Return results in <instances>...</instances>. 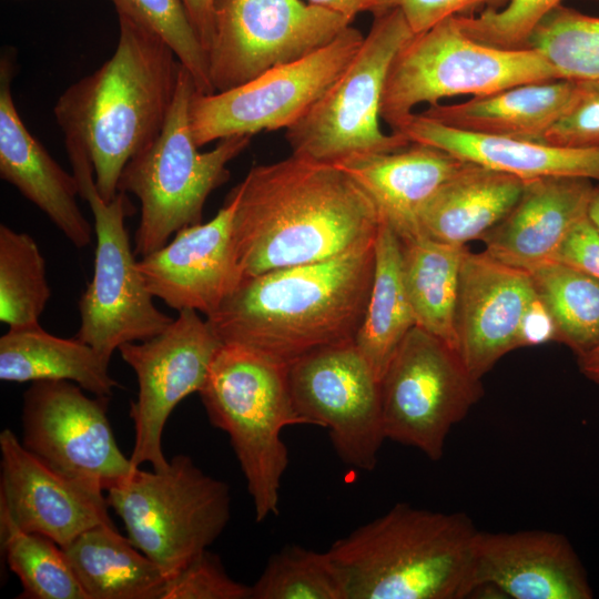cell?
<instances>
[{
    "mask_svg": "<svg viewBox=\"0 0 599 599\" xmlns=\"http://www.w3.org/2000/svg\"><path fill=\"white\" fill-rule=\"evenodd\" d=\"M364 37L349 26L321 49L242 85L213 93L195 91L189 109L195 144L202 148L227 136L286 130L339 78Z\"/></svg>",
    "mask_w": 599,
    "mask_h": 599,
    "instance_id": "7c38bea8",
    "label": "cell"
},
{
    "mask_svg": "<svg viewBox=\"0 0 599 599\" xmlns=\"http://www.w3.org/2000/svg\"><path fill=\"white\" fill-rule=\"evenodd\" d=\"M508 2L509 0H398L397 7L416 34L447 18L474 16L477 10H500Z\"/></svg>",
    "mask_w": 599,
    "mask_h": 599,
    "instance_id": "ab89813d",
    "label": "cell"
},
{
    "mask_svg": "<svg viewBox=\"0 0 599 599\" xmlns=\"http://www.w3.org/2000/svg\"><path fill=\"white\" fill-rule=\"evenodd\" d=\"M587 215L591 223L599 231V181L595 183L593 190L589 200Z\"/></svg>",
    "mask_w": 599,
    "mask_h": 599,
    "instance_id": "bcb514c9",
    "label": "cell"
},
{
    "mask_svg": "<svg viewBox=\"0 0 599 599\" xmlns=\"http://www.w3.org/2000/svg\"><path fill=\"white\" fill-rule=\"evenodd\" d=\"M199 394L212 426L230 437L256 521L277 515L290 463L281 435L287 426L304 425L293 404L288 365L223 343Z\"/></svg>",
    "mask_w": 599,
    "mask_h": 599,
    "instance_id": "5b68a950",
    "label": "cell"
},
{
    "mask_svg": "<svg viewBox=\"0 0 599 599\" xmlns=\"http://www.w3.org/2000/svg\"><path fill=\"white\" fill-rule=\"evenodd\" d=\"M561 79L537 50H505L475 41L455 17L414 33L395 54L385 81L380 118L394 132L422 103L486 95L516 85Z\"/></svg>",
    "mask_w": 599,
    "mask_h": 599,
    "instance_id": "52a82bcc",
    "label": "cell"
},
{
    "mask_svg": "<svg viewBox=\"0 0 599 599\" xmlns=\"http://www.w3.org/2000/svg\"><path fill=\"white\" fill-rule=\"evenodd\" d=\"M62 549L88 599H162L165 573L113 524L92 527Z\"/></svg>",
    "mask_w": 599,
    "mask_h": 599,
    "instance_id": "83f0119b",
    "label": "cell"
},
{
    "mask_svg": "<svg viewBox=\"0 0 599 599\" xmlns=\"http://www.w3.org/2000/svg\"><path fill=\"white\" fill-rule=\"evenodd\" d=\"M110 362L78 337L62 338L40 324L9 327L0 337V379L10 383L69 380L93 396L111 397L119 383Z\"/></svg>",
    "mask_w": 599,
    "mask_h": 599,
    "instance_id": "4316f807",
    "label": "cell"
},
{
    "mask_svg": "<svg viewBox=\"0 0 599 599\" xmlns=\"http://www.w3.org/2000/svg\"><path fill=\"white\" fill-rule=\"evenodd\" d=\"M69 380H38L22 396L21 443L54 470L104 491L138 467L120 449L110 397H89Z\"/></svg>",
    "mask_w": 599,
    "mask_h": 599,
    "instance_id": "2e32d148",
    "label": "cell"
},
{
    "mask_svg": "<svg viewBox=\"0 0 599 599\" xmlns=\"http://www.w3.org/2000/svg\"><path fill=\"white\" fill-rule=\"evenodd\" d=\"M465 163L438 148L410 142L394 152L357 155L335 165L367 192L382 220L405 241L422 234L420 210Z\"/></svg>",
    "mask_w": 599,
    "mask_h": 599,
    "instance_id": "603a6c76",
    "label": "cell"
},
{
    "mask_svg": "<svg viewBox=\"0 0 599 599\" xmlns=\"http://www.w3.org/2000/svg\"><path fill=\"white\" fill-rule=\"evenodd\" d=\"M556 341L554 322L538 297L527 309L519 334V347Z\"/></svg>",
    "mask_w": 599,
    "mask_h": 599,
    "instance_id": "b9f144b4",
    "label": "cell"
},
{
    "mask_svg": "<svg viewBox=\"0 0 599 599\" xmlns=\"http://www.w3.org/2000/svg\"><path fill=\"white\" fill-rule=\"evenodd\" d=\"M0 511L21 530L63 548L85 530L112 524L100 486L54 470L9 428L0 433Z\"/></svg>",
    "mask_w": 599,
    "mask_h": 599,
    "instance_id": "e0dca14e",
    "label": "cell"
},
{
    "mask_svg": "<svg viewBox=\"0 0 599 599\" xmlns=\"http://www.w3.org/2000/svg\"><path fill=\"white\" fill-rule=\"evenodd\" d=\"M118 17L114 53L71 84L53 109L65 141L88 154L105 202L116 196L125 164L161 133L182 65L160 37L124 14Z\"/></svg>",
    "mask_w": 599,
    "mask_h": 599,
    "instance_id": "3957f363",
    "label": "cell"
},
{
    "mask_svg": "<svg viewBox=\"0 0 599 599\" xmlns=\"http://www.w3.org/2000/svg\"><path fill=\"white\" fill-rule=\"evenodd\" d=\"M80 196L93 214L95 252L91 282L79 300L80 327L75 334L106 361L125 343L149 339L163 332L173 317L160 311L138 268L125 229L134 213L126 193L111 202L99 194L91 161L77 143L65 141Z\"/></svg>",
    "mask_w": 599,
    "mask_h": 599,
    "instance_id": "30bf717a",
    "label": "cell"
},
{
    "mask_svg": "<svg viewBox=\"0 0 599 599\" xmlns=\"http://www.w3.org/2000/svg\"><path fill=\"white\" fill-rule=\"evenodd\" d=\"M51 298L45 261L34 238L0 225V321L9 327L40 324Z\"/></svg>",
    "mask_w": 599,
    "mask_h": 599,
    "instance_id": "d6a6232c",
    "label": "cell"
},
{
    "mask_svg": "<svg viewBox=\"0 0 599 599\" xmlns=\"http://www.w3.org/2000/svg\"><path fill=\"white\" fill-rule=\"evenodd\" d=\"M307 2L339 13L351 20L362 12H379L396 8L398 0H307Z\"/></svg>",
    "mask_w": 599,
    "mask_h": 599,
    "instance_id": "7bdbcfd3",
    "label": "cell"
},
{
    "mask_svg": "<svg viewBox=\"0 0 599 599\" xmlns=\"http://www.w3.org/2000/svg\"><path fill=\"white\" fill-rule=\"evenodd\" d=\"M396 7L377 14L357 53L329 89L286 129L292 154L336 164L348 158L388 153L410 142L380 128V105L389 65L413 37Z\"/></svg>",
    "mask_w": 599,
    "mask_h": 599,
    "instance_id": "9c48e42d",
    "label": "cell"
},
{
    "mask_svg": "<svg viewBox=\"0 0 599 599\" xmlns=\"http://www.w3.org/2000/svg\"><path fill=\"white\" fill-rule=\"evenodd\" d=\"M593 185L578 176L526 180L510 211L481 237L485 252L527 272L552 261L572 226L587 215Z\"/></svg>",
    "mask_w": 599,
    "mask_h": 599,
    "instance_id": "7402d4cb",
    "label": "cell"
},
{
    "mask_svg": "<svg viewBox=\"0 0 599 599\" xmlns=\"http://www.w3.org/2000/svg\"><path fill=\"white\" fill-rule=\"evenodd\" d=\"M416 325L403 277L402 242L384 221L375 240V268L366 312L355 345L379 380Z\"/></svg>",
    "mask_w": 599,
    "mask_h": 599,
    "instance_id": "f1b7e54d",
    "label": "cell"
},
{
    "mask_svg": "<svg viewBox=\"0 0 599 599\" xmlns=\"http://www.w3.org/2000/svg\"><path fill=\"white\" fill-rule=\"evenodd\" d=\"M528 48L540 52L561 79L599 80V17L560 3L536 26Z\"/></svg>",
    "mask_w": 599,
    "mask_h": 599,
    "instance_id": "836d02e7",
    "label": "cell"
},
{
    "mask_svg": "<svg viewBox=\"0 0 599 599\" xmlns=\"http://www.w3.org/2000/svg\"><path fill=\"white\" fill-rule=\"evenodd\" d=\"M251 589L252 599H344L327 552L298 545L272 555Z\"/></svg>",
    "mask_w": 599,
    "mask_h": 599,
    "instance_id": "e575fe53",
    "label": "cell"
},
{
    "mask_svg": "<svg viewBox=\"0 0 599 599\" xmlns=\"http://www.w3.org/2000/svg\"><path fill=\"white\" fill-rule=\"evenodd\" d=\"M524 183L516 175L466 161L420 210V233L459 246L481 240L517 202Z\"/></svg>",
    "mask_w": 599,
    "mask_h": 599,
    "instance_id": "d4e9b609",
    "label": "cell"
},
{
    "mask_svg": "<svg viewBox=\"0 0 599 599\" xmlns=\"http://www.w3.org/2000/svg\"><path fill=\"white\" fill-rule=\"evenodd\" d=\"M489 588L514 599H590L586 570L559 532H477L471 592Z\"/></svg>",
    "mask_w": 599,
    "mask_h": 599,
    "instance_id": "ffe728a7",
    "label": "cell"
},
{
    "mask_svg": "<svg viewBox=\"0 0 599 599\" xmlns=\"http://www.w3.org/2000/svg\"><path fill=\"white\" fill-rule=\"evenodd\" d=\"M215 0H182L190 21L203 44L206 54L214 30Z\"/></svg>",
    "mask_w": 599,
    "mask_h": 599,
    "instance_id": "ee69618b",
    "label": "cell"
},
{
    "mask_svg": "<svg viewBox=\"0 0 599 599\" xmlns=\"http://www.w3.org/2000/svg\"><path fill=\"white\" fill-rule=\"evenodd\" d=\"M560 3L561 0H509L500 10L455 19L461 31L477 42L505 50L528 49L536 26Z\"/></svg>",
    "mask_w": 599,
    "mask_h": 599,
    "instance_id": "8d00e7d4",
    "label": "cell"
},
{
    "mask_svg": "<svg viewBox=\"0 0 599 599\" xmlns=\"http://www.w3.org/2000/svg\"><path fill=\"white\" fill-rule=\"evenodd\" d=\"M236 203L232 189L213 219L179 230L171 242L138 261L154 297L177 312L194 309L207 317L240 286L244 276L232 245Z\"/></svg>",
    "mask_w": 599,
    "mask_h": 599,
    "instance_id": "ac0fdd59",
    "label": "cell"
},
{
    "mask_svg": "<svg viewBox=\"0 0 599 599\" xmlns=\"http://www.w3.org/2000/svg\"><path fill=\"white\" fill-rule=\"evenodd\" d=\"M352 22L303 0H215L207 49L214 92L242 85L321 49Z\"/></svg>",
    "mask_w": 599,
    "mask_h": 599,
    "instance_id": "4fadbf2b",
    "label": "cell"
},
{
    "mask_svg": "<svg viewBox=\"0 0 599 599\" xmlns=\"http://www.w3.org/2000/svg\"><path fill=\"white\" fill-rule=\"evenodd\" d=\"M0 544L19 578L21 599H88L64 550L52 539L18 528L0 511Z\"/></svg>",
    "mask_w": 599,
    "mask_h": 599,
    "instance_id": "1f68e13d",
    "label": "cell"
},
{
    "mask_svg": "<svg viewBox=\"0 0 599 599\" xmlns=\"http://www.w3.org/2000/svg\"><path fill=\"white\" fill-rule=\"evenodd\" d=\"M288 384L304 425L326 428L344 464L373 470L386 439L380 380L355 342L324 347L293 362Z\"/></svg>",
    "mask_w": 599,
    "mask_h": 599,
    "instance_id": "5bb4252c",
    "label": "cell"
},
{
    "mask_svg": "<svg viewBox=\"0 0 599 599\" xmlns=\"http://www.w3.org/2000/svg\"><path fill=\"white\" fill-rule=\"evenodd\" d=\"M380 394L386 439L437 461L450 429L478 403L483 386L457 349L415 325L390 359Z\"/></svg>",
    "mask_w": 599,
    "mask_h": 599,
    "instance_id": "8fae6325",
    "label": "cell"
},
{
    "mask_svg": "<svg viewBox=\"0 0 599 599\" xmlns=\"http://www.w3.org/2000/svg\"><path fill=\"white\" fill-rule=\"evenodd\" d=\"M400 242L403 277L416 325L457 349L455 315L467 247L423 234Z\"/></svg>",
    "mask_w": 599,
    "mask_h": 599,
    "instance_id": "f546056e",
    "label": "cell"
},
{
    "mask_svg": "<svg viewBox=\"0 0 599 599\" xmlns=\"http://www.w3.org/2000/svg\"><path fill=\"white\" fill-rule=\"evenodd\" d=\"M577 363L581 374L599 385V344L588 353L577 357Z\"/></svg>",
    "mask_w": 599,
    "mask_h": 599,
    "instance_id": "f6af8a7d",
    "label": "cell"
},
{
    "mask_svg": "<svg viewBox=\"0 0 599 599\" xmlns=\"http://www.w3.org/2000/svg\"><path fill=\"white\" fill-rule=\"evenodd\" d=\"M375 268V242L342 255L246 277L206 317L224 344L290 365L355 342Z\"/></svg>",
    "mask_w": 599,
    "mask_h": 599,
    "instance_id": "7a4b0ae2",
    "label": "cell"
},
{
    "mask_svg": "<svg viewBox=\"0 0 599 599\" xmlns=\"http://www.w3.org/2000/svg\"><path fill=\"white\" fill-rule=\"evenodd\" d=\"M233 190L232 245L244 278L370 244L383 221L346 171L293 154L252 166Z\"/></svg>",
    "mask_w": 599,
    "mask_h": 599,
    "instance_id": "6da1fadb",
    "label": "cell"
},
{
    "mask_svg": "<svg viewBox=\"0 0 599 599\" xmlns=\"http://www.w3.org/2000/svg\"><path fill=\"white\" fill-rule=\"evenodd\" d=\"M541 142L573 149L599 148V80L577 81L569 103Z\"/></svg>",
    "mask_w": 599,
    "mask_h": 599,
    "instance_id": "f35d334b",
    "label": "cell"
},
{
    "mask_svg": "<svg viewBox=\"0 0 599 599\" xmlns=\"http://www.w3.org/2000/svg\"><path fill=\"white\" fill-rule=\"evenodd\" d=\"M552 260L599 278V231L588 215L572 226Z\"/></svg>",
    "mask_w": 599,
    "mask_h": 599,
    "instance_id": "60d3db41",
    "label": "cell"
},
{
    "mask_svg": "<svg viewBox=\"0 0 599 599\" xmlns=\"http://www.w3.org/2000/svg\"><path fill=\"white\" fill-rule=\"evenodd\" d=\"M196 91L182 64L175 97L159 136L124 166L118 190L141 203L134 253L143 257L164 246L179 230L202 222L209 195L230 177L227 164L250 144L252 135L219 140L200 152L190 125V102Z\"/></svg>",
    "mask_w": 599,
    "mask_h": 599,
    "instance_id": "8992f818",
    "label": "cell"
},
{
    "mask_svg": "<svg viewBox=\"0 0 599 599\" xmlns=\"http://www.w3.org/2000/svg\"><path fill=\"white\" fill-rule=\"evenodd\" d=\"M105 491L128 538L167 579L209 549L231 517L229 485L182 454L163 469L138 467Z\"/></svg>",
    "mask_w": 599,
    "mask_h": 599,
    "instance_id": "ba28073f",
    "label": "cell"
},
{
    "mask_svg": "<svg viewBox=\"0 0 599 599\" xmlns=\"http://www.w3.org/2000/svg\"><path fill=\"white\" fill-rule=\"evenodd\" d=\"M162 599H252V589L230 577L206 549L166 580Z\"/></svg>",
    "mask_w": 599,
    "mask_h": 599,
    "instance_id": "74e56055",
    "label": "cell"
},
{
    "mask_svg": "<svg viewBox=\"0 0 599 599\" xmlns=\"http://www.w3.org/2000/svg\"><path fill=\"white\" fill-rule=\"evenodd\" d=\"M124 14L160 37L189 70L200 93H213L206 51L182 0H110Z\"/></svg>",
    "mask_w": 599,
    "mask_h": 599,
    "instance_id": "d590c367",
    "label": "cell"
},
{
    "mask_svg": "<svg viewBox=\"0 0 599 599\" xmlns=\"http://www.w3.org/2000/svg\"><path fill=\"white\" fill-rule=\"evenodd\" d=\"M477 532L466 514L396 504L326 552L344 599H463Z\"/></svg>",
    "mask_w": 599,
    "mask_h": 599,
    "instance_id": "277c9868",
    "label": "cell"
},
{
    "mask_svg": "<svg viewBox=\"0 0 599 599\" xmlns=\"http://www.w3.org/2000/svg\"><path fill=\"white\" fill-rule=\"evenodd\" d=\"M576 84L567 79L530 82L460 103H436L420 114L464 132L541 142Z\"/></svg>",
    "mask_w": 599,
    "mask_h": 599,
    "instance_id": "484cf974",
    "label": "cell"
},
{
    "mask_svg": "<svg viewBox=\"0 0 599 599\" xmlns=\"http://www.w3.org/2000/svg\"><path fill=\"white\" fill-rule=\"evenodd\" d=\"M528 273L554 322L556 342L577 357L595 348L599 344V278L554 260Z\"/></svg>",
    "mask_w": 599,
    "mask_h": 599,
    "instance_id": "4dcf8cb0",
    "label": "cell"
},
{
    "mask_svg": "<svg viewBox=\"0 0 599 599\" xmlns=\"http://www.w3.org/2000/svg\"><path fill=\"white\" fill-rule=\"evenodd\" d=\"M393 133L409 142L444 150L454 156L531 180L578 176L599 181V148L573 149L539 141L459 131L420 113L410 114Z\"/></svg>",
    "mask_w": 599,
    "mask_h": 599,
    "instance_id": "cb8c5ba5",
    "label": "cell"
},
{
    "mask_svg": "<svg viewBox=\"0 0 599 599\" xmlns=\"http://www.w3.org/2000/svg\"><path fill=\"white\" fill-rule=\"evenodd\" d=\"M177 313L160 334L118 349L138 382V395L129 412L134 428L130 459L136 467L145 463L156 470L167 466L162 447L166 422L180 402L202 389L223 345L199 312Z\"/></svg>",
    "mask_w": 599,
    "mask_h": 599,
    "instance_id": "9a60e30c",
    "label": "cell"
},
{
    "mask_svg": "<svg viewBox=\"0 0 599 599\" xmlns=\"http://www.w3.org/2000/svg\"><path fill=\"white\" fill-rule=\"evenodd\" d=\"M13 64L0 61V176L37 205L78 248L87 247L94 230L82 214L79 184L28 131L16 108Z\"/></svg>",
    "mask_w": 599,
    "mask_h": 599,
    "instance_id": "44dd1931",
    "label": "cell"
},
{
    "mask_svg": "<svg viewBox=\"0 0 599 599\" xmlns=\"http://www.w3.org/2000/svg\"><path fill=\"white\" fill-rule=\"evenodd\" d=\"M537 298L525 270L488 253L466 250L455 315L457 352L481 379L507 353L519 347L524 316Z\"/></svg>",
    "mask_w": 599,
    "mask_h": 599,
    "instance_id": "d6986e66",
    "label": "cell"
}]
</instances>
